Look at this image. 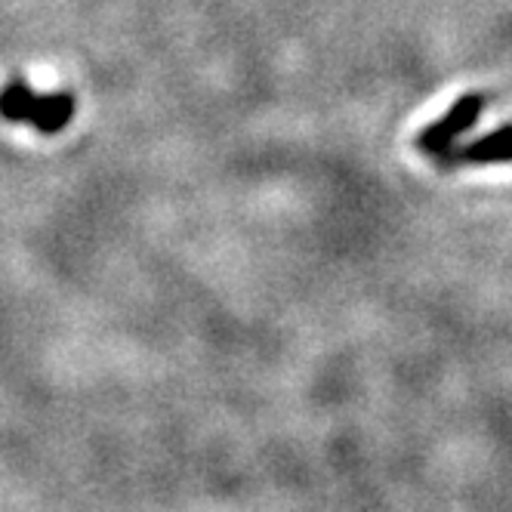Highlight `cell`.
I'll return each instance as SVG.
<instances>
[{"label":"cell","mask_w":512,"mask_h":512,"mask_svg":"<svg viewBox=\"0 0 512 512\" xmlns=\"http://www.w3.org/2000/svg\"><path fill=\"white\" fill-rule=\"evenodd\" d=\"M445 167H479V164H506L512 161V124L491 130L482 139H472L469 145H454V149L438 158Z\"/></svg>","instance_id":"cell-3"},{"label":"cell","mask_w":512,"mask_h":512,"mask_svg":"<svg viewBox=\"0 0 512 512\" xmlns=\"http://www.w3.org/2000/svg\"><path fill=\"white\" fill-rule=\"evenodd\" d=\"M485 108H488V96L485 93H466V96H460L435 124L420 130L417 149L423 155H432V158H445L454 149V145L460 142V136L469 133L475 124L482 121Z\"/></svg>","instance_id":"cell-2"},{"label":"cell","mask_w":512,"mask_h":512,"mask_svg":"<svg viewBox=\"0 0 512 512\" xmlns=\"http://www.w3.org/2000/svg\"><path fill=\"white\" fill-rule=\"evenodd\" d=\"M0 115L7 121L31 124L41 133H59L75 118V96L71 93H34L25 81H13L0 90Z\"/></svg>","instance_id":"cell-1"}]
</instances>
